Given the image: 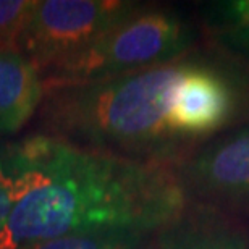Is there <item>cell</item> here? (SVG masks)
I'll list each match as a JSON object with an SVG mask.
<instances>
[{"label": "cell", "instance_id": "9c48e42d", "mask_svg": "<svg viewBox=\"0 0 249 249\" xmlns=\"http://www.w3.org/2000/svg\"><path fill=\"white\" fill-rule=\"evenodd\" d=\"M152 238L136 233H83L33 243L21 249H144Z\"/></svg>", "mask_w": 249, "mask_h": 249}, {"label": "cell", "instance_id": "ba28073f", "mask_svg": "<svg viewBox=\"0 0 249 249\" xmlns=\"http://www.w3.org/2000/svg\"><path fill=\"white\" fill-rule=\"evenodd\" d=\"M201 28L209 42L249 65V0L209 3Z\"/></svg>", "mask_w": 249, "mask_h": 249}, {"label": "cell", "instance_id": "277c9868", "mask_svg": "<svg viewBox=\"0 0 249 249\" xmlns=\"http://www.w3.org/2000/svg\"><path fill=\"white\" fill-rule=\"evenodd\" d=\"M138 5L123 0L36 2L18 41V52L42 74L88 47Z\"/></svg>", "mask_w": 249, "mask_h": 249}, {"label": "cell", "instance_id": "8992f818", "mask_svg": "<svg viewBox=\"0 0 249 249\" xmlns=\"http://www.w3.org/2000/svg\"><path fill=\"white\" fill-rule=\"evenodd\" d=\"M152 241L157 249H249V228L230 213L188 202Z\"/></svg>", "mask_w": 249, "mask_h": 249}, {"label": "cell", "instance_id": "6da1fadb", "mask_svg": "<svg viewBox=\"0 0 249 249\" xmlns=\"http://www.w3.org/2000/svg\"><path fill=\"white\" fill-rule=\"evenodd\" d=\"M15 206L0 249L67 235L156 236L188 206L175 167L83 149L34 133L3 149Z\"/></svg>", "mask_w": 249, "mask_h": 249}, {"label": "cell", "instance_id": "7c38bea8", "mask_svg": "<svg viewBox=\"0 0 249 249\" xmlns=\"http://www.w3.org/2000/svg\"><path fill=\"white\" fill-rule=\"evenodd\" d=\"M152 240H154V238H152ZM144 249H157V248L154 246V241H151V243H149V245H147L146 248H144Z\"/></svg>", "mask_w": 249, "mask_h": 249}, {"label": "cell", "instance_id": "7a4b0ae2", "mask_svg": "<svg viewBox=\"0 0 249 249\" xmlns=\"http://www.w3.org/2000/svg\"><path fill=\"white\" fill-rule=\"evenodd\" d=\"M185 60L186 55L102 81L44 89L39 133L83 149L177 167L191 154L168 123Z\"/></svg>", "mask_w": 249, "mask_h": 249}, {"label": "cell", "instance_id": "3957f363", "mask_svg": "<svg viewBox=\"0 0 249 249\" xmlns=\"http://www.w3.org/2000/svg\"><path fill=\"white\" fill-rule=\"evenodd\" d=\"M204 42L197 23L172 8L139 3L88 47L42 73V88L102 81L170 63Z\"/></svg>", "mask_w": 249, "mask_h": 249}, {"label": "cell", "instance_id": "5b68a950", "mask_svg": "<svg viewBox=\"0 0 249 249\" xmlns=\"http://www.w3.org/2000/svg\"><path fill=\"white\" fill-rule=\"evenodd\" d=\"M188 202L249 220V123L211 139L175 167Z\"/></svg>", "mask_w": 249, "mask_h": 249}, {"label": "cell", "instance_id": "52a82bcc", "mask_svg": "<svg viewBox=\"0 0 249 249\" xmlns=\"http://www.w3.org/2000/svg\"><path fill=\"white\" fill-rule=\"evenodd\" d=\"M44 97L41 74L18 51H0V134L19 131Z\"/></svg>", "mask_w": 249, "mask_h": 249}, {"label": "cell", "instance_id": "8fae6325", "mask_svg": "<svg viewBox=\"0 0 249 249\" xmlns=\"http://www.w3.org/2000/svg\"><path fill=\"white\" fill-rule=\"evenodd\" d=\"M13 206V178L3 170V165L0 162V231L7 225Z\"/></svg>", "mask_w": 249, "mask_h": 249}, {"label": "cell", "instance_id": "30bf717a", "mask_svg": "<svg viewBox=\"0 0 249 249\" xmlns=\"http://www.w3.org/2000/svg\"><path fill=\"white\" fill-rule=\"evenodd\" d=\"M34 5L31 0H0V51H18Z\"/></svg>", "mask_w": 249, "mask_h": 249}]
</instances>
